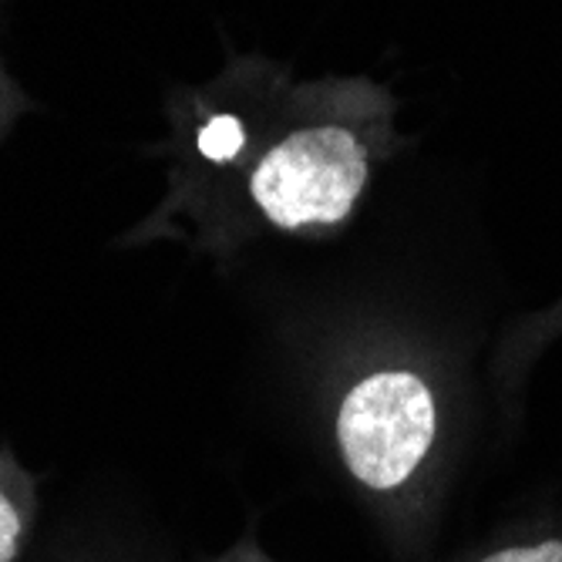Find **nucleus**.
I'll return each mask as SVG.
<instances>
[{"mask_svg": "<svg viewBox=\"0 0 562 562\" xmlns=\"http://www.w3.org/2000/svg\"><path fill=\"white\" fill-rule=\"evenodd\" d=\"M206 562H277V559L270 555V549L260 542L257 532L246 529L233 546H226L220 555H213V559H206Z\"/></svg>", "mask_w": 562, "mask_h": 562, "instance_id": "nucleus-5", "label": "nucleus"}, {"mask_svg": "<svg viewBox=\"0 0 562 562\" xmlns=\"http://www.w3.org/2000/svg\"><path fill=\"white\" fill-rule=\"evenodd\" d=\"M27 109H31L27 94L11 81V75L4 71V65H0V135H4Z\"/></svg>", "mask_w": 562, "mask_h": 562, "instance_id": "nucleus-4", "label": "nucleus"}, {"mask_svg": "<svg viewBox=\"0 0 562 562\" xmlns=\"http://www.w3.org/2000/svg\"><path fill=\"white\" fill-rule=\"evenodd\" d=\"M169 195L122 243H186L233 257L267 236L344 233L404 148L397 98L364 75L296 78L286 65L243 55L182 98Z\"/></svg>", "mask_w": 562, "mask_h": 562, "instance_id": "nucleus-1", "label": "nucleus"}, {"mask_svg": "<svg viewBox=\"0 0 562 562\" xmlns=\"http://www.w3.org/2000/svg\"><path fill=\"white\" fill-rule=\"evenodd\" d=\"M303 412L347 495L397 555H412L445 445V401L428 364L374 317L337 324L303 357Z\"/></svg>", "mask_w": 562, "mask_h": 562, "instance_id": "nucleus-2", "label": "nucleus"}, {"mask_svg": "<svg viewBox=\"0 0 562 562\" xmlns=\"http://www.w3.org/2000/svg\"><path fill=\"white\" fill-rule=\"evenodd\" d=\"M34 513L31 475L14 462L8 448H0V562H21Z\"/></svg>", "mask_w": 562, "mask_h": 562, "instance_id": "nucleus-3", "label": "nucleus"}]
</instances>
